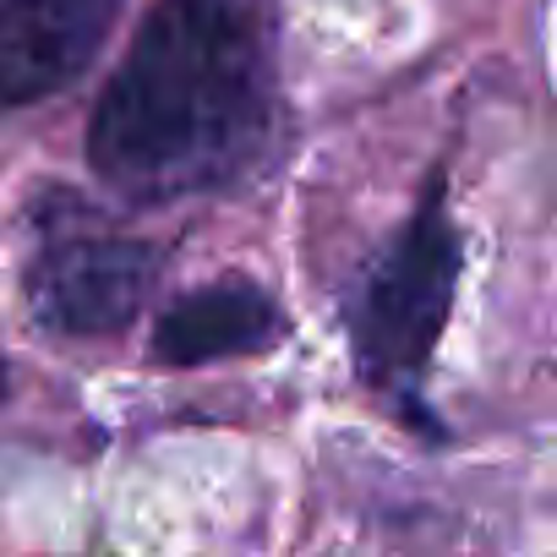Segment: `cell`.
I'll use <instances>...</instances> for the list:
<instances>
[{"label":"cell","mask_w":557,"mask_h":557,"mask_svg":"<svg viewBox=\"0 0 557 557\" xmlns=\"http://www.w3.org/2000/svg\"><path fill=\"white\" fill-rule=\"evenodd\" d=\"M268 132V0H159L94 110L88 164L132 202H181L235 186Z\"/></svg>","instance_id":"obj_1"},{"label":"cell","mask_w":557,"mask_h":557,"mask_svg":"<svg viewBox=\"0 0 557 557\" xmlns=\"http://www.w3.org/2000/svg\"><path fill=\"white\" fill-rule=\"evenodd\" d=\"M115 12L121 0H0V115L83 77Z\"/></svg>","instance_id":"obj_4"},{"label":"cell","mask_w":557,"mask_h":557,"mask_svg":"<svg viewBox=\"0 0 557 557\" xmlns=\"http://www.w3.org/2000/svg\"><path fill=\"white\" fill-rule=\"evenodd\" d=\"M28 224H34L28 262H23L28 312L50 334H72V339L121 334L137 318L159 273L153 246L126 235L110 213H99L94 202L61 186L28 202Z\"/></svg>","instance_id":"obj_2"},{"label":"cell","mask_w":557,"mask_h":557,"mask_svg":"<svg viewBox=\"0 0 557 557\" xmlns=\"http://www.w3.org/2000/svg\"><path fill=\"white\" fill-rule=\"evenodd\" d=\"M459 262H465L459 230L448 219L443 181H432L421 191V208L410 213V224L377 257L367 290L356 301V318H350L361 372L377 388L416 394L421 367H426V356L448 323V307H454Z\"/></svg>","instance_id":"obj_3"},{"label":"cell","mask_w":557,"mask_h":557,"mask_svg":"<svg viewBox=\"0 0 557 557\" xmlns=\"http://www.w3.org/2000/svg\"><path fill=\"white\" fill-rule=\"evenodd\" d=\"M0 394H7V361H0Z\"/></svg>","instance_id":"obj_6"},{"label":"cell","mask_w":557,"mask_h":557,"mask_svg":"<svg viewBox=\"0 0 557 557\" xmlns=\"http://www.w3.org/2000/svg\"><path fill=\"white\" fill-rule=\"evenodd\" d=\"M285 318L268 301V290H257L251 278H219L191 296H181L159 329H153V356L170 367H202V361H224V356H246L278 339Z\"/></svg>","instance_id":"obj_5"}]
</instances>
